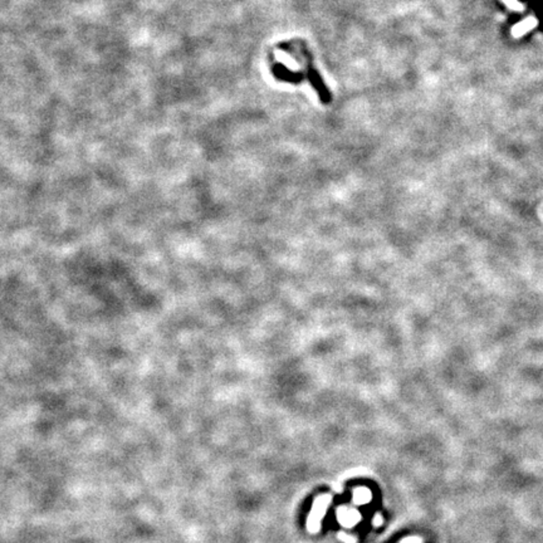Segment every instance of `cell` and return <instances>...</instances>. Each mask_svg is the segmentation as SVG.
<instances>
[{
    "mask_svg": "<svg viewBox=\"0 0 543 543\" xmlns=\"http://www.w3.org/2000/svg\"><path fill=\"white\" fill-rule=\"evenodd\" d=\"M274 57H275V59H277L278 62H279V63H282L284 67H287V68L291 69V71L297 72V71H299V69H301L299 64H298L297 62H295L294 59L288 54V53L284 52V50L275 49L274 50Z\"/></svg>",
    "mask_w": 543,
    "mask_h": 543,
    "instance_id": "obj_1",
    "label": "cell"
},
{
    "mask_svg": "<svg viewBox=\"0 0 543 543\" xmlns=\"http://www.w3.org/2000/svg\"><path fill=\"white\" fill-rule=\"evenodd\" d=\"M537 23H538V21H537L536 18H532V16L531 18H527L526 21L520 22V23L514 25V27L512 28V34L516 36V38H519V36L530 32L532 28L536 27Z\"/></svg>",
    "mask_w": 543,
    "mask_h": 543,
    "instance_id": "obj_2",
    "label": "cell"
},
{
    "mask_svg": "<svg viewBox=\"0 0 543 543\" xmlns=\"http://www.w3.org/2000/svg\"><path fill=\"white\" fill-rule=\"evenodd\" d=\"M509 9L514 10V12H520L523 9V5L520 4L518 0H502Z\"/></svg>",
    "mask_w": 543,
    "mask_h": 543,
    "instance_id": "obj_3",
    "label": "cell"
}]
</instances>
